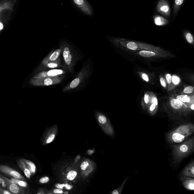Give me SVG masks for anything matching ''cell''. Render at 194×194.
Segmentation results:
<instances>
[{
	"label": "cell",
	"mask_w": 194,
	"mask_h": 194,
	"mask_svg": "<svg viewBox=\"0 0 194 194\" xmlns=\"http://www.w3.org/2000/svg\"><path fill=\"white\" fill-rule=\"evenodd\" d=\"M109 40L115 49L128 54L141 50H160L159 47L149 44L124 38H110Z\"/></svg>",
	"instance_id": "1"
},
{
	"label": "cell",
	"mask_w": 194,
	"mask_h": 194,
	"mask_svg": "<svg viewBox=\"0 0 194 194\" xmlns=\"http://www.w3.org/2000/svg\"><path fill=\"white\" fill-rule=\"evenodd\" d=\"M194 132V124H186L180 125L175 129L169 132L167 138L170 143H180L191 135Z\"/></svg>",
	"instance_id": "2"
},
{
	"label": "cell",
	"mask_w": 194,
	"mask_h": 194,
	"mask_svg": "<svg viewBox=\"0 0 194 194\" xmlns=\"http://www.w3.org/2000/svg\"><path fill=\"white\" fill-rule=\"evenodd\" d=\"M194 150V136L177 145L173 148L174 163H177L189 155Z\"/></svg>",
	"instance_id": "3"
},
{
	"label": "cell",
	"mask_w": 194,
	"mask_h": 194,
	"mask_svg": "<svg viewBox=\"0 0 194 194\" xmlns=\"http://www.w3.org/2000/svg\"><path fill=\"white\" fill-rule=\"evenodd\" d=\"M133 73L143 86H148L153 84V74L147 71L146 68L138 64H135Z\"/></svg>",
	"instance_id": "4"
},
{
	"label": "cell",
	"mask_w": 194,
	"mask_h": 194,
	"mask_svg": "<svg viewBox=\"0 0 194 194\" xmlns=\"http://www.w3.org/2000/svg\"><path fill=\"white\" fill-rule=\"evenodd\" d=\"M156 10L157 12L166 18L170 16V7L167 0H160L157 4Z\"/></svg>",
	"instance_id": "5"
},
{
	"label": "cell",
	"mask_w": 194,
	"mask_h": 194,
	"mask_svg": "<svg viewBox=\"0 0 194 194\" xmlns=\"http://www.w3.org/2000/svg\"><path fill=\"white\" fill-rule=\"evenodd\" d=\"M181 174L182 176L194 178V160L184 168Z\"/></svg>",
	"instance_id": "6"
},
{
	"label": "cell",
	"mask_w": 194,
	"mask_h": 194,
	"mask_svg": "<svg viewBox=\"0 0 194 194\" xmlns=\"http://www.w3.org/2000/svg\"><path fill=\"white\" fill-rule=\"evenodd\" d=\"M183 186L186 189L194 190V178L188 177L181 176L180 178Z\"/></svg>",
	"instance_id": "7"
},
{
	"label": "cell",
	"mask_w": 194,
	"mask_h": 194,
	"mask_svg": "<svg viewBox=\"0 0 194 194\" xmlns=\"http://www.w3.org/2000/svg\"><path fill=\"white\" fill-rule=\"evenodd\" d=\"M154 21L155 24L157 26H164L169 23L168 20L162 16L155 15L154 16Z\"/></svg>",
	"instance_id": "8"
},
{
	"label": "cell",
	"mask_w": 194,
	"mask_h": 194,
	"mask_svg": "<svg viewBox=\"0 0 194 194\" xmlns=\"http://www.w3.org/2000/svg\"><path fill=\"white\" fill-rule=\"evenodd\" d=\"M171 105L173 109L178 110L181 109L183 106L182 101L178 99H173L170 101Z\"/></svg>",
	"instance_id": "9"
},
{
	"label": "cell",
	"mask_w": 194,
	"mask_h": 194,
	"mask_svg": "<svg viewBox=\"0 0 194 194\" xmlns=\"http://www.w3.org/2000/svg\"><path fill=\"white\" fill-rule=\"evenodd\" d=\"M184 0H174L173 13L174 16H176L183 4Z\"/></svg>",
	"instance_id": "10"
},
{
	"label": "cell",
	"mask_w": 194,
	"mask_h": 194,
	"mask_svg": "<svg viewBox=\"0 0 194 194\" xmlns=\"http://www.w3.org/2000/svg\"><path fill=\"white\" fill-rule=\"evenodd\" d=\"M63 57L66 63L68 65L71 64V61L72 56L70 54L69 49L68 47H66L64 50L63 52Z\"/></svg>",
	"instance_id": "11"
},
{
	"label": "cell",
	"mask_w": 194,
	"mask_h": 194,
	"mask_svg": "<svg viewBox=\"0 0 194 194\" xmlns=\"http://www.w3.org/2000/svg\"><path fill=\"white\" fill-rule=\"evenodd\" d=\"M184 34L185 38L188 43L191 44L194 42V38L193 36L189 31H185Z\"/></svg>",
	"instance_id": "12"
},
{
	"label": "cell",
	"mask_w": 194,
	"mask_h": 194,
	"mask_svg": "<svg viewBox=\"0 0 194 194\" xmlns=\"http://www.w3.org/2000/svg\"><path fill=\"white\" fill-rule=\"evenodd\" d=\"M63 73V71L61 70H50L47 72V75L49 76H55L61 74Z\"/></svg>",
	"instance_id": "13"
},
{
	"label": "cell",
	"mask_w": 194,
	"mask_h": 194,
	"mask_svg": "<svg viewBox=\"0 0 194 194\" xmlns=\"http://www.w3.org/2000/svg\"><path fill=\"white\" fill-rule=\"evenodd\" d=\"M177 98L183 102H189L190 101V97L186 95L178 96L177 97Z\"/></svg>",
	"instance_id": "14"
},
{
	"label": "cell",
	"mask_w": 194,
	"mask_h": 194,
	"mask_svg": "<svg viewBox=\"0 0 194 194\" xmlns=\"http://www.w3.org/2000/svg\"><path fill=\"white\" fill-rule=\"evenodd\" d=\"M77 175V173L74 171H71L68 173L67 175V178L68 180H72L74 179Z\"/></svg>",
	"instance_id": "15"
},
{
	"label": "cell",
	"mask_w": 194,
	"mask_h": 194,
	"mask_svg": "<svg viewBox=\"0 0 194 194\" xmlns=\"http://www.w3.org/2000/svg\"><path fill=\"white\" fill-rule=\"evenodd\" d=\"M55 186L57 188H59V189H63L64 187H65V188L66 189L68 190H71L73 188V186L72 185L68 184V183H66V184H65V183H64V184L58 183V184H57L55 185Z\"/></svg>",
	"instance_id": "16"
},
{
	"label": "cell",
	"mask_w": 194,
	"mask_h": 194,
	"mask_svg": "<svg viewBox=\"0 0 194 194\" xmlns=\"http://www.w3.org/2000/svg\"><path fill=\"white\" fill-rule=\"evenodd\" d=\"M10 190L11 192L15 194L18 193L19 191V188L18 186L14 183H12L10 185Z\"/></svg>",
	"instance_id": "17"
},
{
	"label": "cell",
	"mask_w": 194,
	"mask_h": 194,
	"mask_svg": "<svg viewBox=\"0 0 194 194\" xmlns=\"http://www.w3.org/2000/svg\"><path fill=\"white\" fill-rule=\"evenodd\" d=\"M80 83V81L78 78H75L71 83V84L70 85V87L72 88H75L79 85Z\"/></svg>",
	"instance_id": "18"
},
{
	"label": "cell",
	"mask_w": 194,
	"mask_h": 194,
	"mask_svg": "<svg viewBox=\"0 0 194 194\" xmlns=\"http://www.w3.org/2000/svg\"><path fill=\"white\" fill-rule=\"evenodd\" d=\"M10 174L12 176L17 179H19V178H22V176L19 173H18V172L16 171H11L10 172Z\"/></svg>",
	"instance_id": "19"
},
{
	"label": "cell",
	"mask_w": 194,
	"mask_h": 194,
	"mask_svg": "<svg viewBox=\"0 0 194 194\" xmlns=\"http://www.w3.org/2000/svg\"><path fill=\"white\" fill-rule=\"evenodd\" d=\"M98 120L99 123L102 124H104L107 122V118L105 116L102 115H99L98 117Z\"/></svg>",
	"instance_id": "20"
},
{
	"label": "cell",
	"mask_w": 194,
	"mask_h": 194,
	"mask_svg": "<svg viewBox=\"0 0 194 194\" xmlns=\"http://www.w3.org/2000/svg\"><path fill=\"white\" fill-rule=\"evenodd\" d=\"M194 90V88L193 86H187L184 88V89L183 90V92L185 93H187V94H190V93H192Z\"/></svg>",
	"instance_id": "21"
},
{
	"label": "cell",
	"mask_w": 194,
	"mask_h": 194,
	"mask_svg": "<svg viewBox=\"0 0 194 194\" xmlns=\"http://www.w3.org/2000/svg\"><path fill=\"white\" fill-rule=\"evenodd\" d=\"M172 81L174 84L177 85L179 83L180 79L179 78L178 76L174 75L172 77Z\"/></svg>",
	"instance_id": "22"
},
{
	"label": "cell",
	"mask_w": 194,
	"mask_h": 194,
	"mask_svg": "<svg viewBox=\"0 0 194 194\" xmlns=\"http://www.w3.org/2000/svg\"><path fill=\"white\" fill-rule=\"evenodd\" d=\"M59 54V53L58 52L55 51L51 55L50 57V60H56L58 58V57Z\"/></svg>",
	"instance_id": "23"
},
{
	"label": "cell",
	"mask_w": 194,
	"mask_h": 194,
	"mask_svg": "<svg viewBox=\"0 0 194 194\" xmlns=\"http://www.w3.org/2000/svg\"><path fill=\"white\" fill-rule=\"evenodd\" d=\"M160 82L161 86L163 87H166L167 85V81L163 77L160 78Z\"/></svg>",
	"instance_id": "24"
},
{
	"label": "cell",
	"mask_w": 194,
	"mask_h": 194,
	"mask_svg": "<svg viewBox=\"0 0 194 194\" xmlns=\"http://www.w3.org/2000/svg\"><path fill=\"white\" fill-rule=\"evenodd\" d=\"M55 137V135L54 134H52L49 136V137L47 138V141H46V143L47 144L51 143L52 141H53V140H54Z\"/></svg>",
	"instance_id": "25"
},
{
	"label": "cell",
	"mask_w": 194,
	"mask_h": 194,
	"mask_svg": "<svg viewBox=\"0 0 194 194\" xmlns=\"http://www.w3.org/2000/svg\"><path fill=\"white\" fill-rule=\"evenodd\" d=\"M27 163L28 165H29L30 167H31V169L32 172L34 173L36 169L35 166V165H34V164L32 163L31 162H29V161L27 162Z\"/></svg>",
	"instance_id": "26"
},
{
	"label": "cell",
	"mask_w": 194,
	"mask_h": 194,
	"mask_svg": "<svg viewBox=\"0 0 194 194\" xmlns=\"http://www.w3.org/2000/svg\"><path fill=\"white\" fill-rule=\"evenodd\" d=\"M88 165H89V163L88 162L86 161H85L81 163V169L82 170H85Z\"/></svg>",
	"instance_id": "27"
},
{
	"label": "cell",
	"mask_w": 194,
	"mask_h": 194,
	"mask_svg": "<svg viewBox=\"0 0 194 194\" xmlns=\"http://www.w3.org/2000/svg\"><path fill=\"white\" fill-rule=\"evenodd\" d=\"M17 182H17V183H18V184H19L20 186H23V187H26V186H27V183L26 182L23 181L22 180H17Z\"/></svg>",
	"instance_id": "28"
},
{
	"label": "cell",
	"mask_w": 194,
	"mask_h": 194,
	"mask_svg": "<svg viewBox=\"0 0 194 194\" xmlns=\"http://www.w3.org/2000/svg\"><path fill=\"white\" fill-rule=\"evenodd\" d=\"M49 180V178L48 177H45L44 178H42L39 180V182L41 183H47Z\"/></svg>",
	"instance_id": "29"
},
{
	"label": "cell",
	"mask_w": 194,
	"mask_h": 194,
	"mask_svg": "<svg viewBox=\"0 0 194 194\" xmlns=\"http://www.w3.org/2000/svg\"><path fill=\"white\" fill-rule=\"evenodd\" d=\"M44 84L47 86H49L52 84V81L50 78H46L44 80Z\"/></svg>",
	"instance_id": "30"
},
{
	"label": "cell",
	"mask_w": 194,
	"mask_h": 194,
	"mask_svg": "<svg viewBox=\"0 0 194 194\" xmlns=\"http://www.w3.org/2000/svg\"><path fill=\"white\" fill-rule=\"evenodd\" d=\"M166 81L168 84H170L172 81V77L170 74H167L166 76Z\"/></svg>",
	"instance_id": "31"
},
{
	"label": "cell",
	"mask_w": 194,
	"mask_h": 194,
	"mask_svg": "<svg viewBox=\"0 0 194 194\" xmlns=\"http://www.w3.org/2000/svg\"><path fill=\"white\" fill-rule=\"evenodd\" d=\"M24 173L26 176L28 178H29L31 176V172L28 169L25 168L24 170Z\"/></svg>",
	"instance_id": "32"
},
{
	"label": "cell",
	"mask_w": 194,
	"mask_h": 194,
	"mask_svg": "<svg viewBox=\"0 0 194 194\" xmlns=\"http://www.w3.org/2000/svg\"><path fill=\"white\" fill-rule=\"evenodd\" d=\"M74 1L75 4L78 5H82L84 2L83 0H74Z\"/></svg>",
	"instance_id": "33"
},
{
	"label": "cell",
	"mask_w": 194,
	"mask_h": 194,
	"mask_svg": "<svg viewBox=\"0 0 194 194\" xmlns=\"http://www.w3.org/2000/svg\"><path fill=\"white\" fill-rule=\"evenodd\" d=\"M57 66L58 65L57 64L53 63H50L48 64V67L50 68H56Z\"/></svg>",
	"instance_id": "34"
},
{
	"label": "cell",
	"mask_w": 194,
	"mask_h": 194,
	"mask_svg": "<svg viewBox=\"0 0 194 194\" xmlns=\"http://www.w3.org/2000/svg\"><path fill=\"white\" fill-rule=\"evenodd\" d=\"M54 193H60V194L63 193L62 190H61L59 189H55L54 190Z\"/></svg>",
	"instance_id": "35"
},
{
	"label": "cell",
	"mask_w": 194,
	"mask_h": 194,
	"mask_svg": "<svg viewBox=\"0 0 194 194\" xmlns=\"http://www.w3.org/2000/svg\"><path fill=\"white\" fill-rule=\"evenodd\" d=\"M39 74L40 75V76H38V75L37 76H36V77H37V78H40V77H41V76H46L47 74V73H46V72H44V73H41L40 74Z\"/></svg>",
	"instance_id": "36"
},
{
	"label": "cell",
	"mask_w": 194,
	"mask_h": 194,
	"mask_svg": "<svg viewBox=\"0 0 194 194\" xmlns=\"http://www.w3.org/2000/svg\"><path fill=\"white\" fill-rule=\"evenodd\" d=\"M0 183L2 184L3 187H5V186H6L4 180L2 178H0Z\"/></svg>",
	"instance_id": "37"
},
{
	"label": "cell",
	"mask_w": 194,
	"mask_h": 194,
	"mask_svg": "<svg viewBox=\"0 0 194 194\" xmlns=\"http://www.w3.org/2000/svg\"><path fill=\"white\" fill-rule=\"evenodd\" d=\"M81 158V156L80 155H78L77 157H76V159H75V162H77L78 161V160H79Z\"/></svg>",
	"instance_id": "38"
},
{
	"label": "cell",
	"mask_w": 194,
	"mask_h": 194,
	"mask_svg": "<svg viewBox=\"0 0 194 194\" xmlns=\"http://www.w3.org/2000/svg\"><path fill=\"white\" fill-rule=\"evenodd\" d=\"M112 194H119V193L118 192V191L117 190H114L112 192Z\"/></svg>",
	"instance_id": "39"
},
{
	"label": "cell",
	"mask_w": 194,
	"mask_h": 194,
	"mask_svg": "<svg viewBox=\"0 0 194 194\" xmlns=\"http://www.w3.org/2000/svg\"><path fill=\"white\" fill-rule=\"evenodd\" d=\"M0 30H2L3 28V27H4V26H3V25L2 24V23H0Z\"/></svg>",
	"instance_id": "40"
},
{
	"label": "cell",
	"mask_w": 194,
	"mask_h": 194,
	"mask_svg": "<svg viewBox=\"0 0 194 194\" xmlns=\"http://www.w3.org/2000/svg\"><path fill=\"white\" fill-rule=\"evenodd\" d=\"M3 193L4 194H11V193L7 191H4L3 192Z\"/></svg>",
	"instance_id": "41"
},
{
	"label": "cell",
	"mask_w": 194,
	"mask_h": 194,
	"mask_svg": "<svg viewBox=\"0 0 194 194\" xmlns=\"http://www.w3.org/2000/svg\"><path fill=\"white\" fill-rule=\"evenodd\" d=\"M190 109L191 110H194V104H192L191 106H190Z\"/></svg>",
	"instance_id": "42"
}]
</instances>
